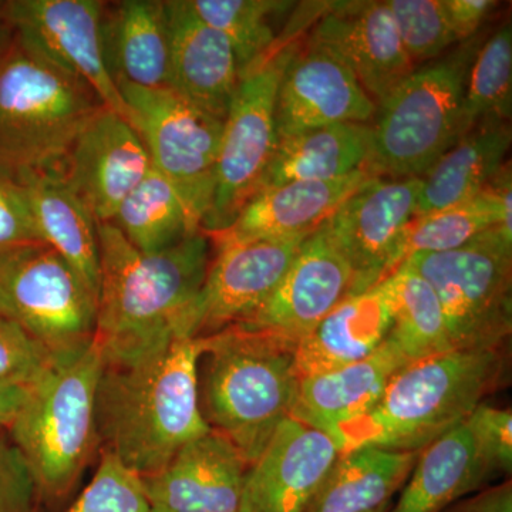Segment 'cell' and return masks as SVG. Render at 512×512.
<instances>
[{
	"instance_id": "1",
	"label": "cell",
	"mask_w": 512,
	"mask_h": 512,
	"mask_svg": "<svg viewBox=\"0 0 512 512\" xmlns=\"http://www.w3.org/2000/svg\"><path fill=\"white\" fill-rule=\"evenodd\" d=\"M100 285L94 339L104 365H124L184 338L185 316L211 262L204 231L146 254L113 224H99Z\"/></svg>"
},
{
	"instance_id": "2",
	"label": "cell",
	"mask_w": 512,
	"mask_h": 512,
	"mask_svg": "<svg viewBox=\"0 0 512 512\" xmlns=\"http://www.w3.org/2000/svg\"><path fill=\"white\" fill-rule=\"evenodd\" d=\"M202 355L204 339L175 338L134 362L104 365L96 397L101 450L147 477L210 433L198 392Z\"/></svg>"
},
{
	"instance_id": "3",
	"label": "cell",
	"mask_w": 512,
	"mask_h": 512,
	"mask_svg": "<svg viewBox=\"0 0 512 512\" xmlns=\"http://www.w3.org/2000/svg\"><path fill=\"white\" fill-rule=\"evenodd\" d=\"M500 349L450 350L402 367L369 412L338 431L340 453L356 447L423 451L463 424L497 390Z\"/></svg>"
},
{
	"instance_id": "4",
	"label": "cell",
	"mask_w": 512,
	"mask_h": 512,
	"mask_svg": "<svg viewBox=\"0 0 512 512\" xmlns=\"http://www.w3.org/2000/svg\"><path fill=\"white\" fill-rule=\"evenodd\" d=\"M208 356L204 417L251 466L298 396L295 345L271 333L232 325L202 336Z\"/></svg>"
},
{
	"instance_id": "5",
	"label": "cell",
	"mask_w": 512,
	"mask_h": 512,
	"mask_svg": "<svg viewBox=\"0 0 512 512\" xmlns=\"http://www.w3.org/2000/svg\"><path fill=\"white\" fill-rule=\"evenodd\" d=\"M103 369L94 342L76 355L56 359L26 389L6 429L28 464L40 500L57 503L72 493L100 447L96 397Z\"/></svg>"
},
{
	"instance_id": "6",
	"label": "cell",
	"mask_w": 512,
	"mask_h": 512,
	"mask_svg": "<svg viewBox=\"0 0 512 512\" xmlns=\"http://www.w3.org/2000/svg\"><path fill=\"white\" fill-rule=\"evenodd\" d=\"M101 109L86 84L10 29L0 43V170L19 175L57 167Z\"/></svg>"
},
{
	"instance_id": "7",
	"label": "cell",
	"mask_w": 512,
	"mask_h": 512,
	"mask_svg": "<svg viewBox=\"0 0 512 512\" xmlns=\"http://www.w3.org/2000/svg\"><path fill=\"white\" fill-rule=\"evenodd\" d=\"M471 46L414 69L377 106L366 170L375 177L421 178L463 136Z\"/></svg>"
},
{
	"instance_id": "8",
	"label": "cell",
	"mask_w": 512,
	"mask_h": 512,
	"mask_svg": "<svg viewBox=\"0 0 512 512\" xmlns=\"http://www.w3.org/2000/svg\"><path fill=\"white\" fill-rule=\"evenodd\" d=\"M429 282L454 350H497L512 329V241L497 227L453 251L403 262Z\"/></svg>"
},
{
	"instance_id": "9",
	"label": "cell",
	"mask_w": 512,
	"mask_h": 512,
	"mask_svg": "<svg viewBox=\"0 0 512 512\" xmlns=\"http://www.w3.org/2000/svg\"><path fill=\"white\" fill-rule=\"evenodd\" d=\"M96 306L80 276L45 242L0 248V315L56 359L92 345Z\"/></svg>"
},
{
	"instance_id": "10",
	"label": "cell",
	"mask_w": 512,
	"mask_h": 512,
	"mask_svg": "<svg viewBox=\"0 0 512 512\" xmlns=\"http://www.w3.org/2000/svg\"><path fill=\"white\" fill-rule=\"evenodd\" d=\"M296 43L279 42L254 66L239 74V82L222 127L215 190L202 222L207 235L224 231L258 192L276 144V96Z\"/></svg>"
},
{
	"instance_id": "11",
	"label": "cell",
	"mask_w": 512,
	"mask_h": 512,
	"mask_svg": "<svg viewBox=\"0 0 512 512\" xmlns=\"http://www.w3.org/2000/svg\"><path fill=\"white\" fill-rule=\"evenodd\" d=\"M117 87L151 164L174 185L202 227L214 197L224 120L198 109L167 86L147 89L121 82Z\"/></svg>"
},
{
	"instance_id": "12",
	"label": "cell",
	"mask_w": 512,
	"mask_h": 512,
	"mask_svg": "<svg viewBox=\"0 0 512 512\" xmlns=\"http://www.w3.org/2000/svg\"><path fill=\"white\" fill-rule=\"evenodd\" d=\"M421 178L370 177L323 222L355 276L353 295L399 268L404 232L417 217Z\"/></svg>"
},
{
	"instance_id": "13",
	"label": "cell",
	"mask_w": 512,
	"mask_h": 512,
	"mask_svg": "<svg viewBox=\"0 0 512 512\" xmlns=\"http://www.w3.org/2000/svg\"><path fill=\"white\" fill-rule=\"evenodd\" d=\"M103 6L99 0H9L3 10L22 42L86 84L106 109L130 123V111L101 49Z\"/></svg>"
},
{
	"instance_id": "14",
	"label": "cell",
	"mask_w": 512,
	"mask_h": 512,
	"mask_svg": "<svg viewBox=\"0 0 512 512\" xmlns=\"http://www.w3.org/2000/svg\"><path fill=\"white\" fill-rule=\"evenodd\" d=\"M306 237L214 242L217 252L185 316L184 338H202L251 318L274 293Z\"/></svg>"
},
{
	"instance_id": "15",
	"label": "cell",
	"mask_w": 512,
	"mask_h": 512,
	"mask_svg": "<svg viewBox=\"0 0 512 512\" xmlns=\"http://www.w3.org/2000/svg\"><path fill=\"white\" fill-rule=\"evenodd\" d=\"M355 276L325 225L308 235L274 293L244 328L271 333L292 345L336 306L353 296Z\"/></svg>"
},
{
	"instance_id": "16",
	"label": "cell",
	"mask_w": 512,
	"mask_h": 512,
	"mask_svg": "<svg viewBox=\"0 0 512 512\" xmlns=\"http://www.w3.org/2000/svg\"><path fill=\"white\" fill-rule=\"evenodd\" d=\"M151 167L136 128L114 111L101 109L74 138L57 170L94 220L106 224Z\"/></svg>"
},
{
	"instance_id": "17",
	"label": "cell",
	"mask_w": 512,
	"mask_h": 512,
	"mask_svg": "<svg viewBox=\"0 0 512 512\" xmlns=\"http://www.w3.org/2000/svg\"><path fill=\"white\" fill-rule=\"evenodd\" d=\"M339 454L328 434L289 417L245 473L241 512H308Z\"/></svg>"
},
{
	"instance_id": "18",
	"label": "cell",
	"mask_w": 512,
	"mask_h": 512,
	"mask_svg": "<svg viewBox=\"0 0 512 512\" xmlns=\"http://www.w3.org/2000/svg\"><path fill=\"white\" fill-rule=\"evenodd\" d=\"M377 106L339 57L306 43L296 49L276 96L278 138L342 123L369 124Z\"/></svg>"
},
{
	"instance_id": "19",
	"label": "cell",
	"mask_w": 512,
	"mask_h": 512,
	"mask_svg": "<svg viewBox=\"0 0 512 512\" xmlns=\"http://www.w3.org/2000/svg\"><path fill=\"white\" fill-rule=\"evenodd\" d=\"M308 43L339 57L376 106L416 69L386 2L336 3L322 13Z\"/></svg>"
},
{
	"instance_id": "20",
	"label": "cell",
	"mask_w": 512,
	"mask_h": 512,
	"mask_svg": "<svg viewBox=\"0 0 512 512\" xmlns=\"http://www.w3.org/2000/svg\"><path fill=\"white\" fill-rule=\"evenodd\" d=\"M247 463L222 434L192 440L156 474L141 477L151 510L241 512Z\"/></svg>"
},
{
	"instance_id": "21",
	"label": "cell",
	"mask_w": 512,
	"mask_h": 512,
	"mask_svg": "<svg viewBox=\"0 0 512 512\" xmlns=\"http://www.w3.org/2000/svg\"><path fill=\"white\" fill-rule=\"evenodd\" d=\"M170 32L167 87L198 109L225 120L239 82L227 37L195 15L187 0H165Z\"/></svg>"
},
{
	"instance_id": "22",
	"label": "cell",
	"mask_w": 512,
	"mask_h": 512,
	"mask_svg": "<svg viewBox=\"0 0 512 512\" xmlns=\"http://www.w3.org/2000/svg\"><path fill=\"white\" fill-rule=\"evenodd\" d=\"M370 177L367 170L332 181H295L259 191L212 242L288 239L312 234Z\"/></svg>"
},
{
	"instance_id": "23",
	"label": "cell",
	"mask_w": 512,
	"mask_h": 512,
	"mask_svg": "<svg viewBox=\"0 0 512 512\" xmlns=\"http://www.w3.org/2000/svg\"><path fill=\"white\" fill-rule=\"evenodd\" d=\"M409 365L390 339L373 355L352 365L299 379L293 419L328 434L335 441L345 424L369 412L387 384Z\"/></svg>"
},
{
	"instance_id": "24",
	"label": "cell",
	"mask_w": 512,
	"mask_h": 512,
	"mask_svg": "<svg viewBox=\"0 0 512 512\" xmlns=\"http://www.w3.org/2000/svg\"><path fill=\"white\" fill-rule=\"evenodd\" d=\"M392 305L386 282L350 296L296 345L299 379L360 362L389 338Z\"/></svg>"
},
{
	"instance_id": "25",
	"label": "cell",
	"mask_w": 512,
	"mask_h": 512,
	"mask_svg": "<svg viewBox=\"0 0 512 512\" xmlns=\"http://www.w3.org/2000/svg\"><path fill=\"white\" fill-rule=\"evenodd\" d=\"M100 36L114 83L147 89L167 86L170 32L165 0L104 3Z\"/></svg>"
},
{
	"instance_id": "26",
	"label": "cell",
	"mask_w": 512,
	"mask_h": 512,
	"mask_svg": "<svg viewBox=\"0 0 512 512\" xmlns=\"http://www.w3.org/2000/svg\"><path fill=\"white\" fill-rule=\"evenodd\" d=\"M40 239L55 249L97 301L100 285L99 222L55 168L15 175Z\"/></svg>"
},
{
	"instance_id": "27",
	"label": "cell",
	"mask_w": 512,
	"mask_h": 512,
	"mask_svg": "<svg viewBox=\"0 0 512 512\" xmlns=\"http://www.w3.org/2000/svg\"><path fill=\"white\" fill-rule=\"evenodd\" d=\"M508 121L487 120L463 134L421 177L417 217L463 204L484 191L505 167Z\"/></svg>"
},
{
	"instance_id": "28",
	"label": "cell",
	"mask_w": 512,
	"mask_h": 512,
	"mask_svg": "<svg viewBox=\"0 0 512 512\" xmlns=\"http://www.w3.org/2000/svg\"><path fill=\"white\" fill-rule=\"evenodd\" d=\"M370 148L372 128L363 123L332 124L278 138L258 192L295 181L338 180L366 170Z\"/></svg>"
},
{
	"instance_id": "29",
	"label": "cell",
	"mask_w": 512,
	"mask_h": 512,
	"mask_svg": "<svg viewBox=\"0 0 512 512\" xmlns=\"http://www.w3.org/2000/svg\"><path fill=\"white\" fill-rule=\"evenodd\" d=\"M493 478L466 421L421 451L389 512H443Z\"/></svg>"
},
{
	"instance_id": "30",
	"label": "cell",
	"mask_w": 512,
	"mask_h": 512,
	"mask_svg": "<svg viewBox=\"0 0 512 512\" xmlns=\"http://www.w3.org/2000/svg\"><path fill=\"white\" fill-rule=\"evenodd\" d=\"M420 453L372 446L342 451L308 512H372L392 504Z\"/></svg>"
},
{
	"instance_id": "31",
	"label": "cell",
	"mask_w": 512,
	"mask_h": 512,
	"mask_svg": "<svg viewBox=\"0 0 512 512\" xmlns=\"http://www.w3.org/2000/svg\"><path fill=\"white\" fill-rule=\"evenodd\" d=\"M511 194V167L505 165L471 200L416 218L404 232L399 268L412 255L453 251L495 227L512 241Z\"/></svg>"
},
{
	"instance_id": "32",
	"label": "cell",
	"mask_w": 512,
	"mask_h": 512,
	"mask_svg": "<svg viewBox=\"0 0 512 512\" xmlns=\"http://www.w3.org/2000/svg\"><path fill=\"white\" fill-rule=\"evenodd\" d=\"M138 251H164L202 231L174 185L151 167L109 222Z\"/></svg>"
},
{
	"instance_id": "33",
	"label": "cell",
	"mask_w": 512,
	"mask_h": 512,
	"mask_svg": "<svg viewBox=\"0 0 512 512\" xmlns=\"http://www.w3.org/2000/svg\"><path fill=\"white\" fill-rule=\"evenodd\" d=\"M392 305L389 338L409 363L454 350L436 292L419 274L400 266L384 279Z\"/></svg>"
},
{
	"instance_id": "34",
	"label": "cell",
	"mask_w": 512,
	"mask_h": 512,
	"mask_svg": "<svg viewBox=\"0 0 512 512\" xmlns=\"http://www.w3.org/2000/svg\"><path fill=\"white\" fill-rule=\"evenodd\" d=\"M195 15L227 37L239 74L264 59L279 40L274 18L292 6L278 0H187Z\"/></svg>"
},
{
	"instance_id": "35",
	"label": "cell",
	"mask_w": 512,
	"mask_h": 512,
	"mask_svg": "<svg viewBox=\"0 0 512 512\" xmlns=\"http://www.w3.org/2000/svg\"><path fill=\"white\" fill-rule=\"evenodd\" d=\"M512 111V30L504 22L474 56L463 100V134L481 121H510Z\"/></svg>"
},
{
	"instance_id": "36",
	"label": "cell",
	"mask_w": 512,
	"mask_h": 512,
	"mask_svg": "<svg viewBox=\"0 0 512 512\" xmlns=\"http://www.w3.org/2000/svg\"><path fill=\"white\" fill-rule=\"evenodd\" d=\"M386 3L414 66L433 62L457 42L443 0H387Z\"/></svg>"
},
{
	"instance_id": "37",
	"label": "cell",
	"mask_w": 512,
	"mask_h": 512,
	"mask_svg": "<svg viewBox=\"0 0 512 512\" xmlns=\"http://www.w3.org/2000/svg\"><path fill=\"white\" fill-rule=\"evenodd\" d=\"M67 512H151L143 481L107 450L83 493Z\"/></svg>"
},
{
	"instance_id": "38",
	"label": "cell",
	"mask_w": 512,
	"mask_h": 512,
	"mask_svg": "<svg viewBox=\"0 0 512 512\" xmlns=\"http://www.w3.org/2000/svg\"><path fill=\"white\" fill-rule=\"evenodd\" d=\"M55 360L39 340L0 315V386L28 389Z\"/></svg>"
},
{
	"instance_id": "39",
	"label": "cell",
	"mask_w": 512,
	"mask_h": 512,
	"mask_svg": "<svg viewBox=\"0 0 512 512\" xmlns=\"http://www.w3.org/2000/svg\"><path fill=\"white\" fill-rule=\"evenodd\" d=\"M478 453L490 473L510 476L512 471V412L481 403L466 420Z\"/></svg>"
},
{
	"instance_id": "40",
	"label": "cell",
	"mask_w": 512,
	"mask_h": 512,
	"mask_svg": "<svg viewBox=\"0 0 512 512\" xmlns=\"http://www.w3.org/2000/svg\"><path fill=\"white\" fill-rule=\"evenodd\" d=\"M39 493L25 458L0 429V512H37Z\"/></svg>"
},
{
	"instance_id": "41",
	"label": "cell",
	"mask_w": 512,
	"mask_h": 512,
	"mask_svg": "<svg viewBox=\"0 0 512 512\" xmlns=\"http://www.w3.org/2000/svg\"><path fill=\"white\" fill-rule=\"evenodd\" d=\"M42 242L25 191L15 175L0 170V248Z\"/></svg>"
},
{
	"instance_id": "42",
	"label": "cell",
	"mask_w": 512,
	"mask_h": 512,
	"mask_svg": "<svg viewBox=\"0 0 512 512\" xmlns=\"http://www.w3.org/2000/svg\"><path fill=\"white\" fill-rule=\"evenodd\" d=\"M443 5L457 42H466L476 35L497 3L493 0H443Z\"/></svg>"
},
{
	"instance_id": "43",
	"label": "cell",
	"mask_w": 512,
	"mask_h": 512,
	"mask_svg": "<svg viewBox=\"0 0 512 512\" xmlns=\"http://www.w3.org/2000/svg\"><path fill=\"white\" fill-rule=\"evenodd\" d=\"M443 512H512L511 481L485 488L473 497L461 498Z\"/></svg>"
},
{
	"instance_id": "44",
	"label": "cell",
	"mask_w": 512,
	"mask_h": 512,
	"mask_svg": "<svg viewBox=\"0 0 512 512\" xmlns=\"http://www.w3.org/2000/svg\"><path fill=\"white\" fill-rule=\"evenodd\" d=\"M26 396V389L0 386V429H8Z\"/></svg>"
},
{
	"instance_id": "45",
	"label": "cell",
	"mask_w": 512,
	"mask_h": 512,
	"mask_svg": "<svg viewBox=\"0 0 512 512\" xmlns=\"http://www.w3.org/2000/svg\"><path fill=\"white\" fill-rule=\"evenodd\" d=\"M3 3L5 2H0V43H2L10 33V28L5 18V10H3Z\"/></svg>"
},
{
	"instance_id": "46",
	"label": "cell",
	"mask_w": 512,
	"mask_h": 512,
	"mask_svg": "<svg viewBox=\"0 0 512 512\" xmlns=\"http://www.w3.org/2000/svg\"><path fill=\"white\" fill-rule=\"evenodd\" d=\"M390 508H392V504L384 505V507L379 508V510H375L372 512H389Z\"/></svg>"
},
{
	"instance_id": "47",
	"label": "cell",
	"mask_w": 512,
	"mask_h": 512,
	"mask_svg": "<svg viewBox=\"0 0 512 512\" xmlns=\"http://www.w3.org/2000/svg\"><path fill=\"white\" fill-rule=\"evenodd\" d=\"M151 512H160V511H156V510H151Z\"/></svg>"
}]
</instances>
